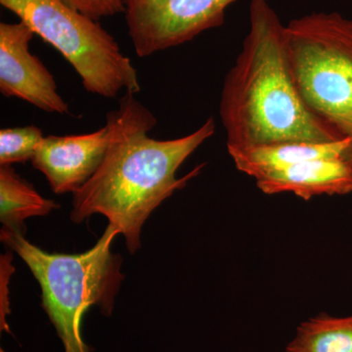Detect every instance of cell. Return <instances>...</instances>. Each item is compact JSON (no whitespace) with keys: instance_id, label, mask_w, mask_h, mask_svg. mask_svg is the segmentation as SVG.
<instances>
[{"instance_id":"52a82bcc","label":"cell","mask_w":352,"mask_h":352,"mask_svg":"<svg viewBox=\"0 0 352 352\" xmlns=\"http://www.w3.org/2000/svg\"><path fill=\"white\" fill-rule=\"evenodd\" d=\"M34 36L22 21L0 24V91L44 112L68 113L69 104L58 92L54 76L30 51Z\"/></svg>"},{"instance_id":"5b68a950","label":"cell","mask_w":352,"mask_h":352,"mask_svg":"<svg viewBox=\"0 0 352 352\" xmlns=\"http://www.w3.org/2000/svg\"><path fill=\"white\" fill-rule=\"evenodd\" d=\"M72 65L88 92L116 98L138 94L140 82L131 59L112 34L64 0H0Z\"/></svg>"},{"instance_id":"9c48e42d","label":"cell","mask_w":352,"mask_h":352,"mask_svg":"<svg viewBox=\"0 0 352 352\" xmlns=\"http://www.w3.org/2000/svg\"><path fill=\"white\" fill-rule=\"evenodd\" d=\"M266 195L291 193L308 201L317 196H344L352 192V154L323 157L273 171L256 180Z\"/></svg>"},{"instance_id":"5bb4252c","label":"cell","mask_w":352,"mask_h":352,"mask_svg":"<svg viewBox=\"0 0 352 352\" xmlns=\"http://www.w3.org/2000/svg\"><path fill=\"white\" fill-rule=\"evenodd\" d=\"M69 6L95 21L124 12V0H64Z\"/></svg>"},{"instance_id":"277c9868","label":"cell","mask_w":352,"mask_h":352,"mask_svg":"<svg viewBox=\"0 0 352 352\" xmlns=\"http://www.w3.org/2000/svg\"><path fill=\"white\" fill-rule=\"evenodd\" d=\"M286 38L303 101L352 144V19L307 14L286 25Z\"/></svg>"},{"instance_id":"7c38bea8","label":"cell","mask_w":352,"mask_h":352,"mask_svg":"<svg viewBox=\"0 0 352 352\" xmlns=\"http://www.w3.org/2000/svg\"><path fill=\"white\" fill-rule=\"evenodd\" d=\"M285 352H352V314L310 317L298 326Z\"/></svg>"},{"instance_id":"ba28073f","label":"cell","mask_w":352,"mask_h":352,"mask_svg":"<svg viewBox=\"0 0 352 352\" xmlns=\"http://www.w3.org/2000/svg\"><path fill=\"white\" fill-rule=\"evenodd\" d=\"M109 141L107 124L90 133L46 136L32 157V164L45 176L54 193L74 194L100 168Z\"/></svg>"},{"instance_id":"30bf717a","label":"cell","mask_w":352,"mask_h":352,"mask_svg":"<svg viewBox=\"0 0 352 352\" xmlns=\"http://www.w3.org/2000/svg\"><path fill=\"white\" fill-rule=\"evenodd\" d=\"M228 153L240 173L256 180L305 162L352 154V144L349 139L323 143L294 141L228 150Z\"/></svg>"},{"instance_id":"8992f818","label":"cell","mask_w":352,"mask_h":352,"mask_svg":"<svg viewBox=\"0 0 352 352\" xmlns=\"http://www.w3.org/2000/svg\"><path fill=\"white\" fill-rule=\"evenodd\" d=\"M236 1L124 0L127 32L136 55L149 57L221 27L227 9Z\"/></svg>"},{"instance_id":"9a60e30c","label":"cell","mask_w":352,"mask_h":352,"mask_svg":"<svg viewBox=\"0 0 352 352\" xmlns=\"http://www.w3.org/2000/svg\"><path fill=\"white\" fill-rule=\"evenodd\" d=\"M10 254H6V256H1V294L4 293V296H1L0 300V329L1 332H6L11 333L10 329H9L8 324H7V315L10 314V308H9L8 296H7V283H8L9 278L13 272L12 264H11Z\"/></svg>"},{"instance_id":"4fadbf2b","label":"cell","mask_w":352,"mask_h":352,"mask_svg":"<svg viewBox=\"0 0 352 352\" xmlns=\"http://www.w3.org/2000/svg\"><path fill=\"white\" fill-rule=\"evenodd\" d=\"M44 138L36 126L10 127L0 131V166L32 161Z\"/></svg>"},{"instance_id":"8fae6325","label":"cell","mask_w":352,"mask_h":352,"mask_svg":"<svg viewBox=\"0 0 352 352\" xmlns=\"http://www.w3.org/2000/svg\"><path fill=\"white\" fill-rule=\"evenodd\" d=\"M58 208L54 201L44 198L31 183L21 177L12 166H0V221L2 228L25 234L24 221L44 217Z\"/></svg>"},{"instance_id":"7a4b0ae2","label":"cell","mask_w":352,"mask_h":352,"mask_svg":"<svg viewBox=\"0 0 352 352\" xmlns=\"http://www.w3.org/2000/svg\"><path fill=\"white\" fill-rule=\"evenodd\" d=\"M249 17V32L220 95L227 150L344 139L303 101L292 71L286 25L268 0H252Z\"/></svg>"},{"instance_id":"6da1fadb","label":"cell","mask_w":352,"mask_h":352,"mask_svg":"<svg viewBox=\"0 0 352 352\" xmlns=\"http://www.w3.org/2000/svg\"><path fill=\"white\" fill-rule=\"evenodd\" d=\"M154 113L126 92L108 113L110 141L100 168L73 194L72 221L80 223L99 214L126 239L131 254L141 247V230L150 214L201 173L204 164L176 177L183 163L215 132L214 118L197 131L171 140L150 138L157 126Z\"/></svg>"},{"instance_id":"2e32d148","label":"cell","mask_w":352,"mask_h":352,"mask_svg":"<svg viewBox=\"0 0 352 352\" xmlns=\"http://www.w3.org/2000/svg\"><path fill=\"white\" fill-rule=\"evenodd\" d=\"M0 352H6L3 349H0Z\"/></svg>"},{"instance_id":"3957f363","label":"cell","mask_w":352,"mask_h":352,"mask_svg":"<svg viewBox=\"0 0 352 352\" xmlns=\"http://www.w3.org/2000/svg\"><path fill=\"white\" fill-rule=\"evenodd\" d=\"M119 231L109 224L96 244L82 254L47 252L25 234L2 228V242L25 261L41 289V305L63 344L64 352H90L83 340L85 312L97 307L111 316L124 279L122 259L111 251Z\"/></svg>"}]
</instances>
